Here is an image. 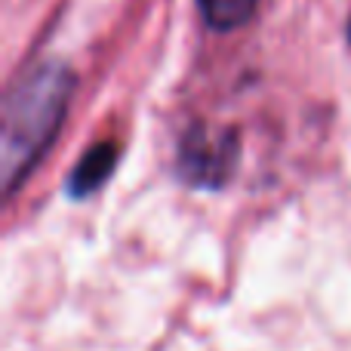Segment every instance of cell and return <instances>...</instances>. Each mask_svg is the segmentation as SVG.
Here are the masks:
<instances>
[{
    "mask_svg": "<svg viewBox=\"0 0 351 351\" xmlns=\"http://www.w3.org/2000/svg\"><path fill=\"white\" fill-rule=\"evenodd\" d=\"M74 93V74L59 62H40L28 68L3 99L0 127V182L12 194L37 167L62 121Z\"/></svg>",
    "mask_w": 351,
    "mask_h": 351,
    "instance_id": "obj_1",
    "label": "cell"
},
{
    "mask_svg": "<svg viewBox=\"0 0 351 351\" xmlns=\"http://www.w3.org/2000/svg\"><path fill=\"white\" fill-rule=\"evenodd\" d=\"M237 136L194 127L179 145V173L191 185L216 188L237 167Z\"/></svg>",
    "mask_w": 351,
    "mask_h": 351,
    "instance_id": "obj_2",
    "label": "cell"
},
{
    "mask_svg": "<svg viewBox=\"0 0 351 351\" xmlns=\"http://www.w3.org/2000/svg\"><path fill=\"white\" fill-rule=\"evenodd\" d=\"M114 164H117L114 142H99V145H93L90 152L84 154V160L77 164V170L71 173V179H68V191H71L74 197L93 194L111 173H114Z\"/></svg>",
    "mask_w": 351,
    "mask_h": 351,
    "instance_id": "obj_3",
    "label": "cell"
},
{
    "mask_svg": "<svg viewBox=\"0 0 351 351\" xmlns=\"http://www.w3.org/2000/svg\"><path fill=\"white\" fill-rule=\"evenodd\" d=\"M259 0H197L200 16L216 31H234L247 25L256 12Z\"/></svg>",
    "mask_w": 351,
    "mask_h": 351,
    "instance_id": "obj_4",
    "label": "cell"
},
{
    "mask_svg": "<svg viewBox=\"0 0 351 351\" xmlns=\"http://www.w3.org/2000/svg\"><path fill=\"white\" fill-rule=\"evenodd\" d=\"M348 37H351V22H348Z\"/></svg>",
    "mask_w": 351,
    "mask_h": 351,
    "instance_id": "obj_5",
    "label": "cell"
}]
</instances>
